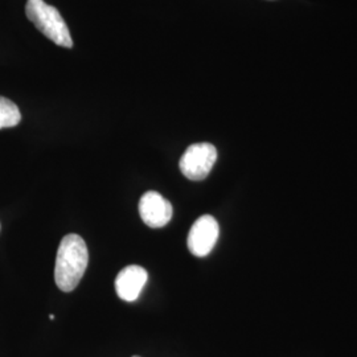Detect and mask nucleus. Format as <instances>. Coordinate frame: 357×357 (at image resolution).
I'll return each mask as SVG.
<instances>
[{
    "instance_id": "obj_6",
    "label": "nucleus",
    "mask_w": 357,
    "mask_h": 357,
    "mask_svg": "<svg viewBox=\"0 0 357 357\" xmlns=\"http://www.w3.org/2000/svg\"><path fill=\"white\" fill-rule=\"evenodd\" d=\"M147 270L139 265H128L122 268L115 278L116 295L125 302H134L139 298L147 282Z\"/></svg>"
},
{
    "instance_id": "obj_3",
    "label": "nucleus",
    "mask_w": 357,
    "mask_h": 357,
    "mask_svg": "<svg viewBox=\"0 0 357 357\" xmlns=\"http://www.w3.org/2000/svg\"><path fill=\"white\" fill-rule=\"evenodd\" d=\"M217 160L216 147L211 143H195L180 158L181 174L192 181L204 180Z\"/></svg>"
},
{
    "instance_id": "obj_2",
    "label": "nucleus",
    "mask_w": 357,
    "mask_h": 357,
    "mask_svg": "<svg viewBox=\"0 0 357 357\" xmlns=\"http://www.w3.org/2000/svg\"><path fill=\"white\" fill-rule=\"evenodd\" d=\"M26 13L33 26L54 44L64 48L73 47L69 28L59 10L47 4L44 0H28Z\"/></svg>"
},
{
    "instance_id": "obj_5",
    "label": "nucleus",
    "mask_w": 357,
    "mask_h": 357,
    "mask_svg": "<svg viewBox=\"0 0 357 357\" xmlns=\"http://www.w3.org/2000/svg\"><path fill=\"white\" fill-rule=\"evenodd\" d=\"M139 215L143 222L153 228H163L174 216L172 204L165 199L159 192H146L139 202Z\"/></svg>"
},
{
    "instance_id": "obj_8",
    "label": "nucleus",
    "mask_w": 357,
    "mask_h": 357,
    "mask_svg": "<svg viewBox=\"0 0 357 357\" xmlns=\"http://www.w3.org/2000/svg\"><path fill=\"white\" fill-rule=\"evenodd\" d=\"M132 357H141V356H132Z\"/></svg>"
},
{
    "instance_id": "obj_1",
    "label": "nucleus",
    "mask_w": 357,
    "mask_h": 357,
    "mask_svg": "<svg viewBox=\"0 0 357 357\" xmlns=\"http://www.w3.org/2000/svg\"><path fill=\"white\" fill-rule=\"evenodd\" d=\"M89 264V250L86 243L76 233L66 234L61 240L54 266V282L57 287L70 293L82 280Z\"/></svg>"
},
{
    "instance_id": "obj_4",
    "label": "nucleus",
    "mask_w": 357,
    "mask_h": 357,
    "mask_svg": "<svg viewBox=\"0 0 357 357\" xmlns=\"http://www.w3.org/2000/svg\"><path fill=\"white\" fill-rule=\"evenodd\" d=\"M220 236V227L216 218L211 215L199 217L188 233L187 245L188 250L196 257L209 255Z\"/></svg>"
},
{
    "instance_id": "obj_7",
    "label": "nucleus",
    "mask_w": 357,
    "mask_h": 357,
    "mask_svg": "<svg viewBox=\"0 0 357 357\" xmlns=\"http://www.w3.org/2000/svg\"><path fill=\"white\" fill-rule=\"evenodd\" d=\"M20 121L22 114L19 107L11 100L0 97V128H15Z\"/></svg>"
}]
</instances>
